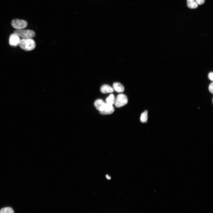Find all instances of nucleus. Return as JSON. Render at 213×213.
<instances>
[{"label":"nucleus","mask_w":213,"mask_h":213,"mask_svg":"<svg viewBox=\"0 0 213 213\" xmlns=\"http://www.w3.org/2000/svg\"><path fill=\"white\" fill-rule=\"evenodd\" d=\"M127 96L123 94H118L115 99L114 103L115 106L117 108H120L126 105L128 103Z\"/></svg>","instance_id":"3"},{"label":"nucleus","mask_w":213,"mask_h":213,"mask_svg":"<svg viewBox=\"0 0 213 213\" xmlns=\"http://www.w3.org/2000/svg\"><path fill=\"white\" fill-rule=\"evenodd\" d=\"M115 98L114 95L113 94H111L106 99V103L113 105L114 104L115 102Z\"/></svg>","instance_id":"11"},{"label":"nucleus","mask_w":213,"mask_h":213,"mask_svg":"<svg viewBox=\"0 0 213 213\" xmlns=\"http://www.w3.org/2000/svg\"><path fill=\"white\" fill-rule=\"evenodd\" d=\"M209 90L211 93H213V83H211L209 86Z\"/></svg>","instance_id":"14"},{"label":"nucleus","mask_w":213,"mask_h":213,"mask_svg":"<svg viewBox=\"0 0 213 213\" xmlns=\"http://www.w3.org/2000/svg\"><path fill=\"white\" fill-rule=\"evenodd\" d=\"M114 91L112 88L107 84L103 85L100 88V91L103 93H111L113 92Z\"/></svg>","instance_id":"8"},{"label":"nucleus","mask_w":213,"mask_h":213,"mask_svg":"<svg viewBox=\"0 0 213 213\" xmlns=\"http://www.w3.org/2000/svg\"><path fill=\"white\" fill-rule=\"evenodd\" d=\"M11 24L12 27L17 30L23 29L28 25V22L26 21L17 19L12 20Z\"/></svg>","instance_id":"4"},{"label":"nucleus","mask_w":213,"mask_h":213,"mask_svg":"<svg viewBox=\"0 0 213 213\" xmlns=\"http://www.w3.org/2000/svg\"><path fill=\"white\" fill-rule=\"evenodd\" d=\"M13 209L10 207H6L1 209L0 210V213H13Z\"/></svg>","instance_id":"13"},{"label":"nucleus","mask_w":213,"mask_h":213,"mask_svg":"<svg viewBox=\"0 0 213 213\" xmlns=\"http://www.w3.org/2000/svg\"><path fill=\"white\" fill-rule=\"evenodd\" d=\"M14 33L16 34L20 37L22 38H31L36 36L35 32L30 30L17 29L14 31Z\"/></svg>","instance_id":"2"},{"label":"nucleus","mask_w":213,"mask_h":213,"mask_svg":"<svg viewBox=\"0 0 213 213\" xmlns=\"http://www.w3.org/2000/svg\"><path fill=\"white\" fill-rule=\"evenodd\" d=\"M20 41V37L16 34H11L9 38V43L11 46H16L19 45Z\"/></svg>","instance_id":"5"},{"label":"nucleus","mask_w":213,"mask_h":213,"mask_svg":"<svg viewBox=\"0 0 213 213\" xmlns=\"http://www.w3.org/2000/svg\"><path fill=\"white\" fill-rule=\"evenodd\" d=\"M114 111L113 105L105 103V105L100 113L103 115H108L112 114Z\"/></svg>","instance_id":"6"},{"label":"nucleus","mask_w":213,"mask_h":213,"mask_svg":"<svg viewBox=\"0 0 213 213\" xmlns=\"http://www.w3.org/2000/svg\"><path fill=\"white\" fill-rule=\"evenodd\" d=\"M113 89L116 91L120 93L124 91V86L120 83L115 82L113 84Z\"/></svg>","instance_id":"9"},{"label":"nucleus","mask_w":213,"mask_h":213,"mask_svg":"<svg viewBox=\"0 0 213 213\" xmlns=\"http://www.w3.org/2000/svg\"><path fill=\"white\" fill-rule=\"evenodd\" d=\"M105 104L103 100L98 99L95 101L94 105L96 109L99 112L102 110Z\"/></svg>","instance_id":"7"},{"label":"nucleus","mask_w":213,"mask_h":213,"mask_svg":"<svg viewBox=\"0 0 213 213\" xmlns=\"http://www.w3.org/2000/svg\"><path fill=\"white\" fill-rule=\"evenodd\" d=\"M148 111L146 110L141 114L140 119L141 122L145 123L147 122L148 118Z\"/></svg>","instance_id":"12"},{"label":"nucleus","mask_w":213,"mask_h":213,"mask_svg":"<svg viewBox=\"0 0 213 213\" xmlns=\"http://www.w3.org/2000/svg\"><path fill=\"white\" fill-rule=\"evenodd\" d=\"M19 45L21 49L26 51L33 50L36 46L34 41L30 38L22 39L20 40Z\"/></svg>","instance_id":"1"},{"label":"nucleus","mask_w":213,"mask_h":213,"mask_svg":"<svg viewBox=\"0 0 213 213\" xmlns=\"http://www.w3.org/2000/svg\"><path fill=\"white\" fill-rule=\"evenodd\" d=\"M198 5H201L204 3L205 0H195Z\"/></svg>","instance_id":"15"},{"label":"nucleus","mask_w":213,"mask_h":213,"mask_svg":"<svg viewBox=\"0 0 213 213\" xmlns=\"http://www.w3.org/2000/svg\"><path fill=\"white\" fill-rule=\"evenodd\" d=\"M106 178H107V179H110V177H109V176H108V175H106Z\"/></svg>","instance_id":"17"},{"label":"nucleus","mask_w":213,"mask_h":213,"mask_svg":"<svg viewBox=\"0 0 213 213\" xmlns=\"http://www.w3.org/2000/svg\"><path fill=\"white\" fill-rule=\"evenodd\" d=\"M213 73L212 72H210L208 75L209 78L211 80H213Z\"/></svg>","instance_id":"16"},{"label":"nucleus","mask_w":213,"mask_h":213,"mask_svg":"<svg viewBox=\"0 0 213 213\" xmlns=\"http://www.w3.org/2000/svg\"><path fill=\"white\" fill-rule=\"evenodd\" d=\"M188 7L191 9H196L198 6V4L195 0H187Z\"/></svg>","instance_id":"10"}]
</instances>
